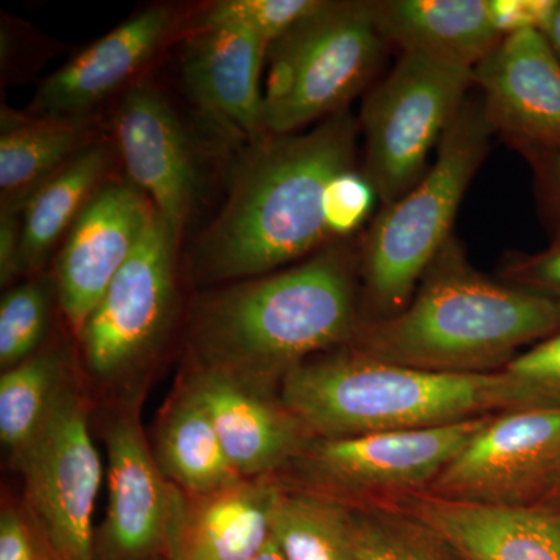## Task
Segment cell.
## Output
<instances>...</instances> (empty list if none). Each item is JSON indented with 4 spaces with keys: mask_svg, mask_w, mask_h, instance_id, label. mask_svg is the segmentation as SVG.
I'll list each match as a JSON object with an SVG mask.
<instances>
[{
    "mask_svg": "<svg viewBox=\"0 0 560 560\" xmlns=\"http://www.w3.org/2000/svg\"><path fill=\"white\" fill-rule=\"evenodd\" d=\"M105 143H91L32 195L21 213L25 272L38 271L81 210L101 189L113 161Z\"/></svg>",
    "mask_w": 560,
    "mask_h": 560,
    "instance_id": "24",
    "label": "cell"
},
{
    "mask_svg": "<svg viewBox=\"0 0 560 560\" xmlns=\"http://www.w3.org/2000/svg\"><path fill=\"white\" fill-rule=\"evenodd\" d=\"M117 149L132 186L180 241L200 195V175L186 130L162 92L138 84L114 117Z\"/></svg>",
    "mask_w": 560,
    "mask_h": 560,
    "instance_id": "15",
    "label": "cell"
},
{
    "mask_svg": "<svg viewBox=\"0 0 560 560\" xmlns=\"http://www.w3.org/2000/svg\"><path fill=\"white\" fill-rule=\"evenodd\" d=\"M154 456L165 477L190 497L243 480L228 459L208 411L187 385L162 416Z\"/></svg>",
    "mask_w": 560,
    "mask_h": 560,
    "instance_id": "23",
    "label": "cell"
},
{
    "mask_svg": "<svg viewBox=\"0 0 560 560\" xmlns=\"http://www.w3.org/2000/svg\"><path fill=\"white\" fill-rule=\"evenodd\" d=\"M408 512L464 560H560V515L522 504L412 497Z\"/></svg>",
    "mask_w": 560,
    "mask_h": 560,
    "instance_id": "17",
    "label": "cell"
},
{
    "mask_svg": "<svg viewBox=\"0 0 560 560\" xmlns=\"http://www.w3.org/2000/svg\"><path fill=\"white\" fill-rule=\"evenodd\" d=\"M359 131L348 109L311 130L249 142L223 208L191 253L197 278H259L337 243L324 201L331 180L355 168Z\"/></svg>",
    "mask_w": 560,
    "mask_h": 560,
    "instance_id": "1",
    "label": "cell"
},
{
    "mask_svg": "<svg viewBox=\"0 0 560 560\" xmlns=\"http://www.w3.org/2000/svg\"><path fill=\"white\" fill-rule=\"evenodd\" d=\"M558 481H560V477H559V480H558Z\"/></svg>",
    "mask_w": 560,
    "mask_h": 560,
    "instance_id": "39",
    "label": "cell"
},
{
    "mask_svg": "<svg viewBox=\"0 0 560 560\" xmlns=\"http://www.w3.org/2000/svg\"><path fill=\"white\" fill-rule=\"evenodd\" d=\"M57 350H39L0 377V440L11 458L20 460L46 425L55 400L68 381Z\"/></svg>",
    "mask_w": 560,
    "mask_h": 560,
    "instance_id": "25",
    "label": "cell"
},
{
    "mask_svg": "<svg viewBox=\"0 0 560 560\" xmlns=\"http://www.w3.org/2000/svg\"><path fill=\"white\" fill-rule=\"evenodd\" d=\"M324 0H219L190 21L191 33L212 28H242L268 46L287 35L323 5Z\"/></svg>",
    "mask_w": 560,
    "mask_h": 560,
    "instance_id": "27",
    "label": "cell"
},
{
    "mask_svg": "<svg viewBox=\"0 0 560 560\" xmlns=\"http://www.w3.org/2000/svg\"><path fill=\"white\" fill-rule=\"evenodd\" d=\"M178 243L156 212L142 242L79 331L92 374L120 377L160 345L175 311Z\"/></svg>",
    "mask_w": 560,
    "mask_h": 560,
    "instance_id": "9",
    "label": "cell"
},
{
    "mask_svg": "<svg viewBox=\"0 0 560 560\" xmlns=\"http://www.w3.org/2000/svg\"><path fill=\"white\" fill-rule=\"evenodd\" d=\"M25 508L61 560H97L94 511L102 460L92 441L86 401L68 377L46 425L18 460Z\"/></svg>",
    "mask_w": 560,
    "mask_h": 560,
    "instance_id": "8",
    "label": "cell"
},
{
    "mask_svg": "<svg viewBox=\"0 0 560 560\" xmlns=\"http://www.w3.org/2000/svg\"><path fill=\"white\" fill-rule=\"evenodd\" d=\"M22 272L25 268L21 213L0 212V282L10 285Z\"/></svg>",
    "mask_w": 560,
    "mask_h": 560,
    "instance_id": "35",
    "label": "cell"
},
{
    "mask_svg": "<svg viewBox=\"0 0 560 560\" xmlns=\"http://www.w3.org/2000/svg\"><path fill=\"white\" fill-rule=\"evenodd\" d=\"M492 418L430 429L318 438L301 453L315 477L352 490L418 488L436 480L467 442Z\"/></svg>",
    "mask_w": 560,
    "mask_h": 560,
    "instance_id": "12",
    "label": "cell"
},
{
    "mask_svg": "<svg viewBox=\"0 0 560 560\" xmlns=\"http://www.w3.org/2000/svg\"><path fill=\"white\" fill-rule=\"evenodd\" d=\"M386 44L375 2L324 0L268 47L267 135L302 131L348 110L377 75Z\"/></svg>",
    "mask_w": 560,
    "mask_h": 560,
    "instance_id": "6",
    "label": "cell"
},
{
    "mask_svg": "<svg viewBox=\"0 0 560 560\" xmlns=\"http://www.w3.org/2000/svg\"><path fill=\"white\" fill-rule=\"evenodd\" d=\"M526 158L533 164L541 197L548 213L558 226L560 238V154L536 153Z\"/></svg>",
    "mask_w": 560,
    "mask_h": 560,
    "instance_id": "36",
    "label": "cell"
},
{
    "mask_svg": "<svg viewBox=\"0 0 560 560\" xmlns=\"http://www.w3.org/2000/svg\"><path fill=\"white\" fill-rule=\"evenodd\" d=\"M560 330V301L504 285L471 267L453 234L407 307L363 324L357 349L418 370L495 372Z\"/></svg>",
    "mask_w": 560,
    "mask_h": 560,
    "instance_id": "4",
    "label": "cell"
},
{
    "mask_svg": "<svg viewBox=\"0 0 560 560\" xmlns=\"http://www.w3.org/2000/svg\"><path fill=\"white\" fill-rule=\"evenodd\" d=\"M504 370L548 390L560 408V330L515 357Z\"/></svg>",
    "mask_w": 560,
    "mask_h": 560,
    "instance_id": "32",
    "label": "cell"
},
{
    "mask_svg": "<svg viewBox=\"0 0 560 560\" xmlns=\"http://www.w3.org/2000/svg\"><path fill=\"white\" fill-rule=\"evenodd\" d=\"M556 0H489L490 14L503 38L525 31H544Z\"/></svg>",
    "mask_w": 560,
    "mask_h": 560,
    "instance_id": "34",
    "label": "cell"
},
{
    "mask_svg": "<svg viewBox=\"0 0 560 560\" xmlns=\"http://www.w3.org/2000/svg\"><path fill=\"white\" fill-rule=\"evenodd\" d=\"M208 411L223 451L242 478H260L307 447V430L268 388L200 368L186 383Z\"/></svg>",
    "mask_w": 560,
    "mask_h": 560,
    "instance_id": "16",
    "label": "cell"
},
{
    "mask_svg": "<svg viewBox=\"0 0 560 560\" xmlns=\"http://www.w3.org/2000/svg\"><path fill=\"white\" fill-rule=\"evenodd\" d=\"M108 512L95 534L97 560H154L168 555L186 510L183 490L161 470L135 416L106 431Z\"/></svg>",
    "mask_w": 560,
    "mask_h": 560,
    "instance_id": "11",
    "label": "cell"
},
{
    "mask_svg": "<svg viewBox=\"0 0 560 560\" xmlns=\"http://www.w3.org/2000/svg\"><path fill=\"white\" fill-rule=\"evenodd\" d=\"M272 539L287 560H357L355 514L320 497L280 492Z\"/></svg>",
    "mask_w": 560,
    "mask_h": 560,
    "instance_id": "26",
    "label": "cell"
},
{
    "mask_svg": "<svg viewBox=\"0 0 560 560\" xmlns=\"http://www.w3.org/2000/svg\"><path fill=\"white\" fill-rule=\"evenodd\" d=\"M280 382L287 410L318 438L430 429L508 411L559 408L548 390L506 370H418L357 348L313 357Z\"/></svg>",
    "mask_w": 560,
    "mask_h": 560,
    "instance_id": "3",
    "label": "cell"
},
{
    "mask_svg": "<svg viewBox=\"0 0 560 560\" xmlns=\"http://www.w3.org/2000/svg\"><path fill=\"white\" fill-rule=\"evenodd\" d=\"M357 560H448L444 545L415 518L355 515Z\"/></svg>",
    "mask_w": 560,
    "mask_h": 560,
    "instance_id": "29",
    "label": "cell"
},
{
    "mask_svg": "<svg viewBox=\"0 0 560 560\" xmlns=\"http://www.w3.org/2000/svg\"><path fill=\"white\" fill-rule=\"evenodd\" d=\"M506 275L523 289L560 301V238L544 253L511 259Z\"/></svg>",
    "mask_w": 560,
    "mask_h": 560,
    "instance_id": "33",
    "label": "cell"
},
{
    "mask_svg": "<svg viewBox=\"0 0 560 560\" xmlns=\"http://www.w3.org/2000/svg\"><path fill=\"white\" fill-rule=\"evenodd\" d=\"M268 47L242 28L191 33L184 44L187 94L221 127L249 142L267 136L260 75Z\"/></svg>",
    "mask_w": 560,
    "mask_h": 560,
    "instance_id": "18",
    "label": "cell"
},
{
    "mask_svg": "<svg viewBox=\"0 0 560 560\" xmlns=\"http://www.w3.org/2000/svg\"><path fill=\"white\" fill-rule=\"evenodd\" d=\"M0 560H61L27 508L3 506L0 514Z\"/></svg>",
    "mask_w": 560,
    "mask_h": 560,
    "instance_id": "31",
    "label": "cell"
},
{
    "mask_svg": "<svg viewBox=\"0 0 560 560\" xmlns=\"http://www.w3.org/2000/svg\"><path fill=\"white\" fill-rule=\"evenodd\" d=\"M493 132L525 156L560 154V62L539 31L503 38L474 69Z\"/></svg>",
    "mask_w": 560,
    "mask_h": 560,
    "instance_id": "13",
    "label": "cell"
},
{
    "mask_svg": "<svg viewBox=\"0 0 560 560\" xmlns=\"http://www.w3.org/2000/svg\"><path fill=\"white\" fill-rule=\"evenodd\" d=\"M50 285L31 280L7 291L0 302V366H18L39 352L50 318Z\"/></svg>",
    "mask_w": 560,
    "mask_h": 560,
    "instance_id": "28",
    "label": "cell"
},
{
    "mask_svg": "<svg viewBox=\"0 0 560 560\" xmlns=\"http://www.w3.org/2000/svg\"><path fill=\"white\" fill-rule=\"evenodd\" d=\"M280 492L260 477L190 497L167 560H249L271 540Z\"/></svg>",
    "mask_w": 560,
    "mask_h": 560,
    "instance_id": "20",
    "label": "cell"
},
{
    "mask_svg": "<svg viewBox=\"0 0 560 560\" xmlns=\"http://www.w3.org/2000/svg\"><path fill=\"white\" fill-rule=\"evenodd\" d=\"M361 326L353 256L334 243L202 301L191 337L200 368L270 388L298 364L355 340Z\"/></svg>",
    "mask_w": 560,
    "mask_h": 560,
    "instance_id": "2",
    "label": "cell"
},
{
    "mask_svg": "<svg viewBox=\"0 0 560 560\" xmlns=\"http://www.w3.org/2000/svg\"><path fill=\"white\" fill-rule=\"evenodd\" d=\"M560 477V408L501 412L431 482L434 495L521 504Z\"/></svg>",
    "mask_w": 560,
    "mask_h": 560,
    "instance_id": "10",
    "label": "cell"
},
{
    "mask_svg": "<svg viewBox=\"0 0 560 560\" xmlns=\"http://www.w3.org/2000/svg\"><path fill=\"white\" fill-rule=\"evenodd\" d=\"M81 117L24 116L2 109L0 212L22 213L44 180L94 143Z\"/></svg>",
    "mask_w": 560,
    "mask_h": 560,
    "instance_id": "22",
    "label": "cell"
},
{
    "mask_svg": "<svg viewBox=\"0 0 560 560\" xmlns=\"http://www.w3.org/2000/svg\"><path fill=\"white\" fill-rule=\"evenodd\" d=\"M249 560H287L283 552L280 551L279 545L272 539L265 545L264 548L256 556H253Z\"/></svg>",
    "mask_w": 560,
    "mask_h": 560,
    "instance_id": "38",
    "label": "cell"
},
{
    "mask_svg": "<svg viewBox=\"0 0 560 560\" xmlns=\"http://www.w3.org/2000/svg\"><path fill=\"white\" fill-rule=\"evenodd\" d=\"M375 198L377 195L370 180L355 168L331 180L324 201V213L335 242L345 241L363 226Z\"/></svg>",
    "mask_w": 560,
    "mask_h": 560,
    "instance_id": "30",
    "label": "cell"
},
{
    "mask_svg": "<svg viewBox=\"0 0 560 560\" xmlns=\"http://www.w3.org/2000/svg\"><path fill=\"white\" fill-rule=\"evenodd\" d=\"M541 33L550 43L551 49L560 62V0H556L555 10H552L550 20H548Z\"/></svg>",
    "mask_w": 560,
    "mask_h": 560,
    "instance_id": "37",
    "label": "cell"
},
{
    "mask_svg": "<svg viewBox=\"0 0 560 560\" xmlns=\"http://www.w3.org/2000/svg\"><path fill=\"white\" fill-rule=\"evenodd\" d=\"M495 135L481 101L463 103L422 179L383 206L361 246L366 298L378 318L407 307L431 261L453 235L456 213Z\"/></svg>",
    "mask_w": 560,
    "mask_h": 560,
    "instance_id": "5",
    "label": "cell"
},
{
    "mask_svg": "<svg viewBox=\"0 0 560 560\" xmlns=\"http://www.w3.org/2000/svg\"><path fill=\"white\" fill-rule=\"evenodd\" d=\"M474 86V69L418 51H401L388 75L361 108L363 175L383 206L422 179L456 114Z\"/></svg>",
    "mask_w": 560,
    "mask_h": 560,
    "instance_id": "7",
    "label": "cell"
},
{
    "mask_svg": "<svg viewBox=\"0 0 560 560\" xmlns=\"http://www.w3.org/2000/svg\"><path fill=\"white\" fill-rule=\"evenodd\" d=\"M375 9L386 40L401 51L471 69L503 40L489 0H385Z\"/></svg>",
    "mask_w": 560,
    "mask_h": 560,
    "instance_id": "21",
    "label": "cell"
},
{
    "mask_svg": "<svg viewBox=\"0 0 560 560\" xmlns=\"http://www.w3.org/2000/svg\"><path fill=\"white\" fill-rule=\"evenodd\" d=\"M154 215L149 197L124 183L103 184L81 210L57 267L58 298L77 334L142 242Z\"/></svg>",
    "mask_w": 560,
    "mask_h": 560,
    "instance_id": "14",
    "label": "cell"
},
{
    "mask_svg": "<svg viewBox=\"0 0 560 560\" xmlns=\"http://www.w3.org/2000/svg\"><path fill=\"white\" fill-rule=\"evenodd\" d=\"M173 22L167 7H151L121 22L40 83L33 113L81 117L101 105L151 60Z\"/></svg>",
    "mask_w": 560,
    "mask_h": 560,
    "instance_id": "19",
    "label": "cell"
}]
</instances>
